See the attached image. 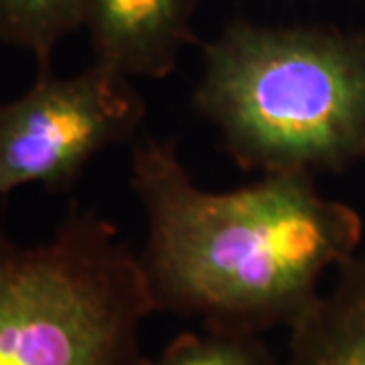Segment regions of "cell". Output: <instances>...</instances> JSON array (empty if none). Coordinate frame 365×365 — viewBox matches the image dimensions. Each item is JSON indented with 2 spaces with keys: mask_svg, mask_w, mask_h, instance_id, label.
<instances>
[{
  "mask_svg": "<svg viewBox=\"0 0 365 365\" xmlns=\"http://www.w3.org/2000/svg\"><path fill=\"white\" fill-rule=\"evenodd\" d=\"M130 185L146 217L140 254L157 311L205 329L260 335L290 327L319 282L357 254L364 220L323 197L311 175H264L230 193L191 181L175 143L134 146Z\"/></svg>",
  "mask_w": 365,
  "mask_h": 365,
  "instance_id": "6da1fadb",
  "label": "cell"
},
{
  "mask_svg": "<svg viewBox=\"0 0 365 365\" xmlns=\"http://www.w3.org/2000/svg\"><path fill=\"white\" fill-rule=\"evenodd\" d=\"M193 106L244 170L349 169L365 160V33L227 23L203 45Z\"/></svg>",
  "mask_w": 365,
  "mask_h": 365,
  "instance_id": "7a4b0ae2",
  "label": "cell"
},
{
  "mask_svg": "<svg viewBox=\"0 0 365 365\" xmlns=\"http://www.w3.org/2000/svg\"><path fill=\"white\" fill-rule=\"evenodd\" d=\"M153 313L140 256L96 211L73 207L35 246L0 234V365H146Z\"/></svg>",
  "mask_w": 365,
  "mask_h": 365,
  "instance_id": "3957f363",
  "label": "cell"
},
{
  "mask_svg": "<svg viewBox=\"0 0 365 365\" xmlns=\"http://www.w3.org/2000/svg\"><path fill=\"white\" fill-rule=\"evenodd\" d=\"M144 116L143 96L114 69L37 71L23 96L0 102V195L29 185L71 189L100 153L130 140Z\"/></svg>",
  "mask_w": 365,
  "mask_h": 365,
  "instance_id": "277c9868",
  "label": "cell"
},
{
  "mask_svg": "<svg viewBox=\"0 0 365 365\" xmlns=\"http://www.w3.org/2000/svg\"><path fill=\"white\" fill-rule=\"evenodd\" d=\"M199 0H86L93 63L126 78L163 79L195 43Z\"/></svg>",
  "mask_w": 365,
  "mask_h": 365,
  "instance_id": "5b68a950",
  "label": "cell"
},
{
  "mask_svg": "<svg viewBox=\"0 0 365 365\" xmlns=\"http://www.w3.org/2000/svg\"><path fill=\"white\" fill-rule=\"evenodd\" d=\"M284 365H365V252L341 264L331 290L290 327Z\"/></svg>",
  "mask_w": 365,
  "mask_h": 365,
  "instance_id": "8992f818",
  "label": "cell"
},
{
  "mask_svg": "<svg viewBox=\"0 0 365 365\" xmlns=\"http://www.w3.org/2000/svg\"><path fill=\"white\" fill-rule=\"evenodd\" d=\"M86 23V0H0V45L35 57L37 71L53 69V53Z\"/></svg>",
  "mask_w": 365,
  "mask_h": 365,
  "instance_id": "52a82bcc",
  "label": "cell"
},
{
  "mask_svg": "<svg viewBox=\"0 0 365 365\" xmlns=\"http://www.w3.org/2000/svg\"><path fill=\"white\" fill-rule=\"evenodd\" d=\"M146 365H284L258 335L205 329L181 333Z\"/></svg>",
  "mask_w": 365,
  "mask_h": 365,
  "instance_id": "ba28073f",
  "label": "cell"
}]
</instances>
